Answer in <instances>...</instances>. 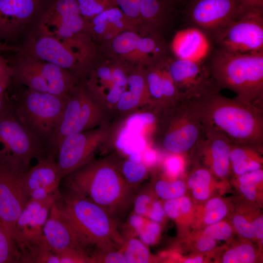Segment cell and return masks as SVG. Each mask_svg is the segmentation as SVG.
Here are the masks:
<instances>
[{
  "mask_svg": "<svg viewBox=\"0 0 263 263\" xmlns=\"http://www.w3.org/2000/svg\"><path fill=\"white\" fill-rule=\"evenodd\" d=\"M214 84L184 100L201 123L204 132L220 133L233 144L261 151L263 144V108L236 96L222 95Z\"/></svg>",
  "mask_w": 263,
  "mask_h": 263,
  "instance_id": "cell-1",
  "label": "cell"
},
{
  "mask_svg": "<svg viewBox=\"0 0 263 263\" xmlns=\"http://www.w3.org/2000/svg\"><path fill=\"white\" fill-rule=\"evenodd\" d=\"M228 210V206L223 199L212 198L199 207L194 213V225L197 227H206L221 221L226 216Z\"/></svg>",
  "mask_w": 263,
  "mask_h": 263,
  "instance_id": "cell-26",
  "label": "cell"
},
{
  "mask_svg": "<svg viewBox=\"0 0 263 263\" xmlns=\"http://www.w3.org/2000/svg\"><path fill=\"white\" fill-rule=\"evenodd\" d=\"M19 263H60L57 255L49 247L45 239L20 249Z\"/></svg>",
  "mask_w": 263,
  "mask_h": 263,
  "instance_id": "cell-27",
  "label": "cell"
},
{
  "mask_svg": "<svg viewBox=\"0 0 263 263\" xmlns=\"http://www.w3.org/2000/svg\"><path fill=\"white\" fill-rule=\"evenodd\" d=\"M57 201L53 205L43 228V235L49 247L55 253L75 250L88 254L86 248L90 245Z\"/></svg>",
  "mask_w": 263,
  "mask_h": 263,
  "instance_id": "cell-16",
  "label": "cell"
},
{
  "mask_svg": "<svg viewBox=\"0 0 263 263\" xmlns=\"http://www.w3.org/2000/svg\"><path fill=\"white\" fill-rule=\"evenodd\" d=\"M19 51V48L13 46H10L4 43L0 42V51Z\"/></svg>",
  "mask_w": 263,
  "mask_h": 263,
  "instance_id": "cell-56",
  "label": "cell"
},
{
  "mask_svg": "<svg viewBox=\"0 0 263 263\" xmlns=\"http://www.w3.org/2000/svg\"><path fill=\"white\" fill-rule=\"evenodd\" d=\"M56 158V155H50L39 159L37 163L25 174L23 185L30 199H61L59 186L63 178Z\"/></svg>",
  "mask_w": 263,
  "mask_h": 263,
  "instance_id": "cell-17",
  "label": "cell"
},
{
  "mask_svg": "<svg viewBox=\"0 0 263 263\" xmlns=\"http://www.w3.org/2000/svg\"><path fill=\"white\" fill-rule=\"evenodd\" d=\"M171 49L176 58L203 63L210 52L211 45L208 35L192 26L175 35Z\"/></svg>",
  "mask_w": 263,
  "mask_h": 263,
  "instance_id": "cell-22",
  "label": "cell"
},
{
  "mask_svg": "<svg viewBox=\"0 0 263 263\" xmlns=\"http://www.w3.org/2000/svg\"><path fill=\"white\" fill-rule=\"evenodd\" d=\"M183 0H175L176 2H179V1H183Z\"/></svg>",
  "mask_w": 263,
  "mask_h": 263,
  "instance_id": "cell-57",
  "label": "cell"
},
{
  "mask_svg": "<svg viewBox=\"0 0 263 263\" xmlns=\"http://www.w3.org/2000/svg\"><path fill=\"white\" fill-rule=\"evenodd\" d=\"M120 169L124 178L130 187L139 183L148 172L147 166L142 160L130 157L123 162Z\"/></svg>",
  "mask_w": 263,
  "mask_h": 263,
  "instance_id": "cell-33",
  "label": "cell"
},
{
  "mask_svg": "<svg viewBox=\"0 0 263 263\" xmlns=\"http://www.w3.org/2000/svg\"><path fill=\"white\" fill-rule=\"evenodd\" d=\"M175 0H139L140 19L155 32L173 10Z\"/></svg>",
  "mask_w": 263,
  "mask_h": 263,
  "instance_id": "cell-25",
  "label": "cell"
},
{
  "mask_svg": "<svg viewBox=\"0 0 263 263\" xmlns=\"http://www.w3.org/2000/svg\"><path fill=\"white\" fill-rule=\"evenodd\" d=\"M126 263H148L155 262L146 244L136 238L124 241L119 249Z\"/></svg>",
  "mask_w": 263,
  "mask_h": 263,
  "instance_id": "cell-28",
  "label": "cell"
},
{
  "mask_svg": "<svg viewBox=\"0 0 263 263\" xmlns=\"http://www.w3.org/2000/svg\"><path fill=\"white\" fill-rule=\"evenodd\" d=\"M202 234L216 241H227L233 234V229L227 223L222 220L206 226Z\"/></svg>",
  "mask_w": 263,
  "mask_h": 263,
  "instance_id": "cell-38",
  "label": "cell"
},
{
  "mask_svg": "<svg viewBox=\"0 0 263 263\" xmlns=\"http://www.w3.org/2000/svg\"><path fill=\"white\" fill-rule=\"evenodd\" d=\"M89 21L92 37L99 39L108 31L120 33L126 30H133L137 24L127 17L118 6L102 12Z\"/></svg>",
  "mask_w": 263,
  "mask_h": 263,
  "instance_id": "cell-23",
  "label": "cell"
},
{
  "mask_svg": "<svg viewBox=\"0 0 263 263\" xmlns=\"http://www.w3.org/2000/svg\"><path fill=\"white\" fill-rule=\"evenodd\" d=\"M143 217L135 213L132 215L130 219V223L131 226L134 227L136 231L141 228L146 223Z\"/></svg>",
  "mask_w": 263,
  "mask_h": 263,
  "instance_id": "cell-53",
  "label": "cell"
},
{
  "mask_svg": "<svg viewBox=\"0 0 263 263\" xmlns=\"http://www.w3.org/2000/svg\"><path fill=\"white\" fill-rule=\"evenodd\" d=\"M237 182L242 194L247 199L255 200L258 195L259 187L263 184L262 169L237 176Z\"/></svg>",
  "mask_w": 263,
  "mask_h": 263,
  "instance_id": "cell-31",
  "label": "cell"
},
{
  "mask_svg": "<svg viewBox=\"0 0 263 263\" xmlns=\"http://www.w3.org/2000/svg\"><path fill=\"white\" fill-rule=\"evenodd\" d=\"M29 169L0 160V218L14 239L17 221L30 199L23 185L24 176Z\"/></svg>",
  "mask_w": 263,
  "mask_h": 263,
  "instance_id": "cell-14",
  "label": "cell"
},
{
  "mask_svg": "<svg viewBox=\"0 0 263 263\" xmlns=\"http://www.w3.org/2000/svg\"><path fill=\"white\" fill-rule=\"evenodd\" d=\"M205 138L193 147L200 152L211 172L224 178L229 173V154L232 143L224 135L214 132H205Z\"/></svg>",
  "mask_w": 263,
  "mask_h": 263,
  "instance_id": "cell-21",
  "label": "cell"
},
{
  "mask_svg": "<svg viewBox=\"0 0 263 263\" xmlns=\"http://www.w3.org/2000/svg\"><path fill=\"white\" fill-rule=\"evenodd\" d=\"M216 244V240L200 234L195 241V247L200 252H206L213 249Z\"/></svg>",
  "mask_w": 263,
  "mask_h": 263,
  "instance_id": "cell-48",
  "label": "cell"
},
{
  "mask_svg": "<svg viewBox=\"0 0 263 263\" xmlns=\"http://www.w3.org/2000/svg\"><path fill=\"white\" fill-rule=\"evenodd\" d=\"M112 132V127L106 124L64 137L58 145L56 158L62 178L91 160Z\"/></svg>",
  "mask_w": 263,
  "mask_h": 263,
  "instance_id": "cell-11",
  "label": "cell"
},
{
  "mask_svg": "<svg viewBox=\"0 0 263 263\" xmlns=\"http://www.w3.org/2000/svg\"><path fill=\"white\" fill-rule=\"evenodd\" d=\"M253 227L254 238L263 241V216L257 217L251 220Z\"/></svg>",
  "mask_w": 263,
  "mask_h": 263,
  "instance_id": "cell-51",
  "label": "cell"
},
{
  "mask_svg": "<svg viewBox=\"0 0 263 263\" xmlns=\"http://www.w3.org/2000/svg\"><path fill=\"white\" fill-rule=\"evenodd\" d=\"M157 144L173 154L182 155L192 150L203 138V127L183 100L158 113L154 131Z\"/></svg>",
  "mask_w": 263,
  "mask_h": 263,
  "instance_id": "cell-8",
  "label": "cell"
},
{
  "mask_svg": "<svg viewBox=\"0 0 263 263\" xmlns=\"http://www.w3.org/2000/svg\"><path fill=\"white\" fill-rule=\"evenodd\" d=\"M20 256L17 242L0 218V263H19Z\"/></svg>",
  "mask_w": 263,
  "mask_h": 263,
  "instance_id": "cell-29",
  "label": "cell"
},
{
  "mask_svg": "<svg viewBox=\"0 0 263 263\" xmlns=\"http://www.w3.org/2000/svg\"><path fill=\"white\" fill-rule=\"evenodd\" d=\"M108 113L80 81L66 96L56 146L65 136L108 124Z\"/></svg>",
  "mask_w": 263,
  "mask_h": 263,
  "instance_id": "cell-9",
  "label": "cell"
},
{
  "mask_svg": "<svg viewBox=\"0 0 263 263\" xmlns=\"http://www.w3.org/2000/svg\"><path fill=\"white\" fill-rule=\"evenodd\" d=\"M81 16L90 21L95 16L112 7L118 6L116 0H76Z\"/></svg>",
  "mask_w": 263,
  "mask_h": 263,
  "instance_id": "cell-36",
  "label": "cell"
},
{
  "mask_svg": "<svg viewBox=\"0 0 263 263\" xmlns=\"http://www.w3.org/2000/svg\"><path fill=\"white\" fill-rule=\"evenodd\" d=\"M60 199L56 197L44 200L29 199L17 222L14 239L19 249L44 239V225L53 205Z\"/></svg>",
  "mask_w": 263,
  "mask_h": 263,
  "instance_id": "cell-20",
  "label": "cell"
},
{
  "mask_svg": "<svg viewBox=\"0 0 263 263\" xmlns=\"http://www.w3.org/2000/svg\"><path fill=\"white\" fill-rule=\"evenodd\" d=\"M62 198L64 210L90 245L101 251L120 248L124 240L118 232L113 216L107 210L72 191Z\"/></svg>",
  "mask_w": 263,
  "mask_h": 263,
  "instance_id": "cell-6",
  "label": "cell"
},
{
  "mask_svg": "<svg viewBox=\"0 0 263 263\" xmlns=\"http://www.w3.org/2000/svg\"><path fill=\"white\" fill-rule=\"evenodd\" d=\"M19 52L10 66L11 80L17 86L65 97L80 81L68 70Z\"/></svg>",
  "mask_w": 263,
  "mask_h": 263,
  "instance_id": "cell-7",
  "label": "cell"
},
{
  "mask_svg": "<svg viewBox=\"0 0 263 263\" xmlns=\"http://www.w3.org/2000/svg\"><path fill=\"white\" fill-rule=\"evenodd\" d=\"M140 240L146 244H153L157 241L161 228L158 223L151 221L146 222L144 225L137 230Z\"/></svg>",
  "mask_w": 263,
  "mask_h": 263,
  "instance_id": "cell-39",
  "label": "cell"
},
{
  "mask_svg": "<svg viewBox=\"0 0 263 263\" xmlns=\"http://www.w3.org/2000/svg\"><path fill=\"white\" fill-rule=\"evenodd\" d=\"M9 73H11L10 66L7 60L0 55V76Z\"/></svg>",
  "mask_w": 263,
  "mask_h": 263,
  "instance_id": "cell-54",
  "label": "cell"
},
{
  "mask_svg": "<svg viewBox=\"0 0 263 263\" xmlns=\"http://www.w3.org/2000/svg\"><path fill=\"white\" fill-rule=\"evenodd\" d=\"M163 62L183 100L199 94L215 83L208 68L203 63L178 58L165 60Z\"/></svg>",
  "mask_w": 263,
  "mask_h": 263,
  "instance_id": "cell-19",
  "label": "cell"
},
{
  "mask_svg": "<svg viewBox=\"0 0 263 263\" xmlns=\"http://www.w3.org/2000/svg\"><path fill=\"white\" fill-rule=\"evenodd\" d=\"M164 50L163 44L156 36L140 37L135 50L127 58L137 60L144 56L145 59H147L150 54H152L159 62H161L165 60L163 58Z\"/></svg>",
  "mask_w": 263,
  "mask_h": 263,
  "instance_id": "cell-30",
  "label": "cell"
},
{
  "mask_svg": "<svg viewBox=\"0 0 263 263\" xmlns=\"http://www.w3.org/2000/svg\"><path fill=\"white\" fill-rule=\"evenodd\" d=\"M185 183L181 180H159L154 186V190L159 198L167 200L180 197L186 192Z\"/></svg>",
  "mask_w": 263,
  "mask_h": 263,
  "instance_id": "cell-35",
  "label": "cell"
},
{
  "mask_svg": "<svg viewBox=\"0 0 263 263\" xmlns=\"http://www.w3.org/2000/svg\"><path fill=\"white\" fill-rule=\"evenodd\" d=\"M261 150L251 146L232 144L229 160L230 169L236 176L262 168Z\"/></svg>",
  "mask_w": 263,
  "mask_h": 263,
  "instance_id": "cell-24",
  "label": "cell"
},
{
  "mask_svg": "<svg viewBox=\"0 0 263 263\" xmlns=\"http://www.w3.org/2000/svg\"><path fill=\"white\" fill-rule=\"evenodd\" d=\"M185 263H202L204 262V258L200 256L188 258L183 261Z\"/></svg>",
  "mask_w": 263,
  "mask_h": 263,
  "instance_id": "cell-55",
  "label": "cell"
},
{
  "mask_svg": "<svg viewBox=\"0 0 263 263\" xmlns=\"http://www.w3.org/2000/svg\"><path fill=\"white\" fill-rule=\"evenodd\" d=\"M185 15L195 26L213 37L239 16L237 0H189Z\"/></svg>",
  "mask_w": 263,
  "mask_h": 263,
  "instance_id": "cell-15",
  "label": "cell"
},
{
  "mask_svg": "<svg viewBox=\"0 0 263 263\" xmlns=\"http://www.w3.org/2000/svg\"><path fill=\"white\" fill-rule=\"evenodd\" d=\"M257 257L254 247L249 243H243L234 246L223 254L221 262L223 263H251Z\"/></svg>",
  "mask_w": 263,
  "mask_h": 263,
  "instance_id": "cell-32",
  "label": "cell"
},
{
  "mask_svg": "<svg viewBox=\"0 0 263 263\" xmlns=\"http://www.w3.org/2000/svg\"><path fill=\"white\" fill-rule=\"evenodd\" d=\"M140 38L133 30L124 31L111 40L113 50L115 53L127 57L135 50Z\"/></svg>",
  "mask_w": 263,
  "mask_h": 263,
  "instance_id": "cell-34",
  "label": "cell"
},
{
  "mask_svg": "<svg viewBox=\"0 0 263 263\" xmlns=\"http://www.w3.org/2000/svg\"><path fill=\"white\" fill-rule=\"evenodd\" d=\"M188 185L191 190L214 186L213 174L207 168L197 169L189 175Z\"/></svg>",
  "mask_w": 263,
  "mask_h": 263,
  "instance_id": "cell-37",
  "label": "cell"
},
{
  "mask_svg": "<svg viewBox=\"0 0 263 263\" xmlns=\"http://www.w3.org/2000/svg\"><path fill=\"white\" fill-rule=\"evenodd\" d=\"M47 156L17 119L11 108L0 115V160L30 168L33 159Z\"/></svg>",
  "mask_w": 263,
  "mask_h": 263,
  "instance_id": "cell-10",
  "label": "cell"
},
{
  "mask_svg": "<svg viewBox=\"0 0 263 263\" xmlns=\"http://www.w3.org/2000/svg\"><path fill=\"white\" fill-rule=\"evenodd\" d=\"M239 16L247 12L263 13V0H237Z\"/></svg>",
  "mask_w": 263,
  "mask_h": 263,
  "instance_id": "cell-47",
  "label": "cell"
},
{
  "mask_svg": "<svg viewBox=\"0 0 263 263\" xmlns=\"http://www.w3.org/2000/svg\"><path fill=\"white\" fill-rule=\"evenodd\" d=\"M20 52L69 71L79 80L92 65L94 55L74 48L52 38L36 35Z\"/></svg>",
  "mask_w": 263,
  "mask_h": 263,
  "instance_id": "cell-12",
  "label": "cell"
},
{
  "mask_svg": "<svg viewBox=\"0 0 263 263\" xmlns=\"http://www.w3.org/2000/svg\"><path fill=\"white\" fill-rule=\"evenodd\" d=\"M233 226L242 237L249 239L254 238L251 221L243 214H237L232 218Z\"/></svg>",
  "mask_w": 263,
  "mask_h": 263,
  "instance_id": "cell-42",
  "label": "cell"
},
{
  "mask_svg": "<svg viewBox=\"0 0 263 263\" xmlns=\"http://www.w3.org/2000/svg\"><path fill=\"white\" fill-rule=\"evenodd\" d=\"M214 186L193 189L192 190V195L194 199L198 201H205L210 196L213 191Z\"/></svg>",
  "mask_w": 263,
  "mask_h": 263,
  "instance_id": "cell-50",
  "label": "cell"
},
{
  "mask_svg": "<svg viewBox=\"0 0 263 263\" xmlns=\"http://www.w3.org/2000/svg\"><path fill=\"white\" fill-rule=\"evenodd\" d=\"M35 25L37 35L94 54L89 21L81 16L76 0H47Z\"/></svg>",
  "mask_w": 263,
  "mask_h": 263,
  "instance_id": "cell-5",
  "label": "cell"
},
{
  "mask_svg": "<svg viewBox=\"0 0 263 263\" xmlns=\"http://www.w3.org/2000/svg\"><path fill=\"white\" fill-rule=\"evenodd\" d=\"M92 263H126L124 256L119 250L101 251L97 250L91 255Z\"/></svg>",
  "mask_w": 263,
  "mask_h": 263,
  "instance_id": "cell-40",
  "label": "cell"
},
{
  "mask_svg": "<svg viewBox=\"0 0 263 263\" xmlns=\"http://www.w3.org/2000/svg\"><path fill=\"white\" fill-rule=\"evenodd\" d=\"M118 7L128 18L139 22L140 21L139 0H116Z\"/></svg>",
  "mask_w": 263,
  "mask_h": 263,
  "instance_id": "cell-43",
  "label": "cell"
},
{
  "mask_svg": "<svg viewBox=\"0 0 263 263\" xmlns=\"http://www.w3.org/2000/svg\"><path fill=\"white\" fill-rule=\"evenodd\" d=\"M47 0H0V38L13 39L33 21Z\"/></svg>",
  "mask_w": 263,
  "mask_h": 263,
  "instance_id": "cell-18",
  "label": "cell"
},
{
  "mask_svg": "<svg viewBox=\"0 0 263 263\" xmlns=\"http://www.w3.org/2000/svg\"><path fill=\"white\" fill-rule=\"evenodd\" d=\"M219 89L263 108V52L237 53L218 49L207 67Z\"/></svg>",
  "mask_w": 263,
  "mask_h": 263,
  "instance_id": "cell-4",
  "label": "cell"
},
{
  "mask_svg": "<svg viewBox=\"0 0 263 263\" xmlns=\"http://www.w3.org/2000/svg\"><path fill=\"white\" fill-rule=\"evenodd\" d=\"M63 178L70 190L96 203L113 216L128 207V185L116 162L109 158H92Z\"/></svg>",
  "mask_w": 263,
  "mask_h": 263,
  "instance_id": "cell-2",
  "label": "cell"
},
{
  "mask_svg": "<svg viewBox=\"0 0 263 263\" xmlns=\"http://www.w3.org/2000/svg\"><path fill=\"white\" fill-rule=\"evenodd\" d=\"M166 214L159 202L153 201L147 216L151 221L159 223L163 221Z\"/></svg>",
  "mask_w": 263,
  "mask_h": 263,
  "instance_id": "cell-49",
  "label": "cell"
},
{
  "mask_svg": "<svg viewBox=\"0 0 263 263\" xmlns=\"http://www.w3.org/2000/svg\"><path fill=\"white\" fill-rule=\"evenodd\" d=\"M152 202V198L149 194L144 193L139 195L134 203L135 213L142 216H147Z\"/></svg>",
  "mask_w": 263,
  "mask_h": 263,
  "instance_id": "cell-45",
  "label": "cell"
},
{
  "mask_svg": "<svg viewBox=\"0 0 263 263\" xmlns=\"http://www.w3.org/2000/svg\"><path fill=\"white\" fill-rule=\"evenodd\" d=\"M220 49L237 53L263 52V13H244L213 37Z\"/></svg>",
  "mask_w": 263,
  "mask_h": 263,
  "instance_id": "cell-13",
  "label": "cell"
},
{
  "mask_svg": "<svg viewBox=\"0 0 263 263\" xmlns=\"http://www.w3.org/2000/svg\"><path fill=\"white\" fill-rule=\"evenodd\" d=\"M142 159L143 162L147 166L154 164L157 159L156 152L153 150H146L143 153Z\"/></svg>",
  "mask_w": 263,
  "mask_h": 263,
  "instance_id": "cell-52",
  "label": "cell"
},
{
  "mask_svg": "<svg viewBox=\"0 0 263 263\" xmlns=\"http://www.w3.org/2000/svg\"><path fill=\"white\" fill-rule=\"evenodd\" d=\"M11 81V73L0 76V115L10 108L6 101V91Z\"/></svg>",
  "mask_w": 263,
  "mask_h": 263,
  "instance_id": "cell-46",
  "label": "cell"
},
{
  "mask_svg": "<svg viewBox=\"0 0 263 263\" xmlns=\"http://www.w3.org/2000/svg\"><path fill=\"white\" fill-rule=\"evenodd\" d=\"M10 108L23 127L47 155H57L56 139L65 97L17 86Z\"/></svg>",
  "mask_w": 263,
  "mask_h": 263,
  "instance_id": "cell-3",
  "label": "cell"
},
{
  "mask_svg": "<svg viewBox=\"0 0 263 263\" xmlns=\"http://www.w3.org/2000/svg\"><path fill=\"white\" fill-rule=\"evenodd\" d=\"M184 162L182 155L173 154L166 158L164 168L166 174L171 178H176L183 171Z\"/></svg>",
  "mask_w": 263,
  "mask_h": 263,
  "instance_id": "cell-41",
  "label": "cell"
},
{
  "mask_svg": "<svg viewBox=\"0 0 263 263\" xmlns=\"http://www.w3.org/2000/svg\"><path fill=\"white\" fill-rule=\"evenodd\" d=\"M163 207L166 215L171 219L178 223L183 222L185 220L181 208L179 197L166 200Z\"/></svg>",
  "mask_w": 263,
  "mask_h": 263,
  "instance_id": "cell-44",
  "label": "cell"
}]
</instances>
